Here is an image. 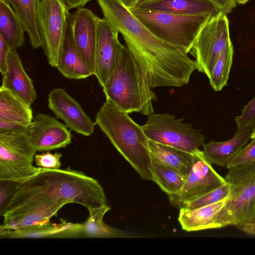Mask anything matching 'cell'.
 Listing matches in <instances>:
<instances>
[{
    "mask_svg": "<svg viewBox=\"0 0 255 255\" xmlns=\"http://www.w3.org/2000/svg\"><path fill=\"white\" fill-rule=\"evenodd\" d=\"M103 18L123 36L127 46L147 72L151 88L181 87L197 70L184 49L154 36L121 0H97Z\"/></svg>",
    "mask_w": 255,
    "mask_h": 255,
    "instance_id": "obj_1",
    "label": "cell"
},
{
    "mask_svg": "<svg viewBox=\"0 0 255 255\" xmlns=\"http://www.w3.org/2000/svg\"><path fill=\"white\" fill-rule=\"evenodd\" d=\"M30 201L53 205L60 209L70 203L80 204L87 210L107 204L104 189L99 182L70 167H40L33 176L19 183L5 211Z\"/></svg>",
    "mask_w": 255,
    "mask_h": 255,
    "instance_id": "obj_2",
    "label": "cell"
},
{
    "mask_svg": "<svg viewBox=\"0 0 255 255\" xmlns=\"http://www.w3.org/2000/svg\"><path fill=\"white\" fill-rule=\"evenodd\" d=\"M95 122L140 176L152 180L149 139L142 127L108 100L97 112Z\"/></svg>",
    "mask_w": 255,
    "mask_h": 255,
    "instance_id": "obj_3",
    "label": "cell"
},
{
    "mask_svg": "<svg viewBox=\"0 0 255 255\" xmlns=\"http://www.w3.org/2000/svg\"><path fill=\"white\" fill-rule=\"evenodd\" d=\"M108 100L128 113L145 116L154 113L152 102L157 98L149 77L127 46L117 67L102 87Z\"/></svg>",
    "mask_w": 255,
    "mask_h": 255,
    "instance_id": "obj_4",
    "label": "cell"
},
{
    "mask_svg": "<svg viewBox=\"0 0 255 255\" xmlns=\"http://www.w3.org/2000/svg\"><path fill=\"white\" fill-rule=\"evenodd\" d=\"M228 169L224 178L230 191L216 218L218 229L234 226L255 235V161Z\"/></svg>",
    "mask_w": 255,
    "mask_h": 255,
    "instance_id": "obj_5",
    "label": "cell"
},
{
    "mask_svg": "<svg viewBox=\"0 0 255 255\" xmlns=\"http://www.w3.org/2000/svg\"><path fill=\"white\" fill-rule=\"evenodd\" d=\"M130 12L157 38L190 52L211 14L184 15L152 11L135 6Z\"/></svg>",
    "mask_w": 255,
    "mask_h": 255,
    "instance_id": "obj_6",
    "label": "cell"
},
{
    "mask_svg": "<svg viewBox=\"0 0 255 255\" xmlns=\"http://www.w3.org/2000/svg\"><path fill=\"white\" fill-rule=\"evenodd\" d=\"M30 131H0V180L22 183L38 172Z\"/></svg>",
    "mask_w": 255,
    "mask_h": 255,
    "instance_id": "obj_7",
    "label": "cell"
},
{
    "mask_svg": "<svg viewBox=\"0 0 255 255\" xmlns=\"http://www.w3.org/2000/svg\"><path fill=\"white\" fill-rule=\"evenodd\" d=\"M183 120L169 113H153L141 127L149 140L193 153L203 146L205 138Z\"/></svg>",
    "mask_w": 255,
    "mask_h": 255,
    "instance_id": "obj_8",
    "label": "cell"
},
{
    "mask_svg": "<svg viewBox=\"0 0 255 255\" xmlns=\"http://www.w3.org/2000/svg\"><path fill=\"white\" fill-rule=\"evenodd\" d=\"M41 47L50 65L56 67L70 12L62 0H36Z\"/></svg>",
    "mask_w": 255,
    "mask_h": 255,
    "instance_id": "obj_9",
    "label": "cell"
},
{
    "mask_svg": "<svg viewBox=\"0 0 255 255\" xmlns=\"http://www.w3.org/2000/svg\"><path fill=\"white\" fill-rule=\"evenodd\" d=\"M230 42L227 14L220 11L203 26L193 46L197 70L209 78L218 57Z\"/></svg>",
    "mask_w": 255,
    "mask_h": 255,
    "instance_id": "obj_10",
    "label": "cell"
},
{
    "mask_svg": "<svg viewBox=\"0 0 255 255\" xmlns=\"http://www.w3.org/2000/svg\"><path fill=\"white\" fill-rule=\"evenodd\" d=\"M226 183L213 168L200 149L193 153V163L180 191L169 197L170 204L179 209L188 202L202 197Z\"/></svg>",
    "mask_w": 255,
    "mask_h": 255,
    "instance_id": "obj_11",
    "label": "cell"
},
{
    "mask_svg": "<svg viewBox=\"0 0 255 255\" xmlns=\"http://www.w3.org/2000/svg\"><path fill=\"white\" fill-rule=\"evenodd\" d=\"M99 17L91 10L81 7L70 13L69 22L73 38L80 56L95 75Z\"/></svg>",
    "mask_w": 255,
    "mask_h": 255,
    "instance_id": "obj_12",
    "label": "cell"
},
{
    "mask_svg": "<svg viewBox=\"0 0 255 255\" xmlns=\"http://www.w3.org/2000/svg\"><path fill=\"white\" fill-rule=\"evenodd\" d=\"M119 32L104 18H99L95 76L103 87L119 64L123 48Z\"/></svg>",
    "mask_w": 255,
    "mask_h": 255,
    "instance_id": "obj_13",
    "label": "cell"
},
{
    "mask_svg": "<svg viewBox=\"0 0 255 255\" xmlns=\"http://www.w3.org/2000/svg\"><path fill=\"white\" fill-rule=\"evenodd\" d=\"M48 101L49 108L71 130L84 136H89L93 133L97 125L96 122L64 89L57 88L51 90Z\"/></svg>",
    "mask_w": 255,
    "mask_h": 255,
    "instance_id": "obj_14",
    "label": "cell"
},
{
    "mask_svg": "<svg viewBox=\"0 0 255 255\" xmlns=\"http://www.w3.org/2000/svg\"><path fill=\"white\" fill-rule=\"evenodd\" d=\"M30 141L37 151H48L66 147L71 143L67 127L47 114L38 113L31 124Z\"/></svg>",
    "mask_w": 255,
    "mask_h": 255,
    "instance_id": "obj_15",
    "label": "cell"
},
{
    "mask_svg": "<svg viewBox=\"0 0 255 255\" xmlns=\"http://www.w3.org/2000/svg\"><path fill=\"white\" fill-rule=\"evenodd\" d=\"M2 76L1 87L6 89L31 106L37 95L33 81L26 73L16 50H10Z\"/></svg>",
    "mask_w": 255,
    "mask_h": 255,
    "instance_id": "obj_16",
    "label": "cell"
},
{
    "mask_svg": "<svg viewBox=\"0 0 255 255\" xmlns=\"http://www.w3.org/2000/svg\"><path fill=\"white\" fill-rule=\"evenodd\" d=\"M135 7L174 14L215 15L221 11L210 0H149Z\"/></svg>",
    "mask_w": 255,
    "mask_h": 255,
    "instance_id": "obj_17",
    "label": "cell"
},
{
    "mask_svg": "<svg viewBox=\"0 0 255 255\" xmlns=\"http://www.w3.org/2000/svg\"><path fill=\"white\" fill-rule=\"evenodd\" d=\"M251 131L237 130L233 137L224 141L211 140L204 144L203 152L212 164L226 167L251 139Z\"/></svg>",
    "mask_w": 255,
    "mask_h": 255,
    "instance_id": "obj_18",
    "label": "cell"
},
{
    "mask_svg": "<svg viewBox=\"0 0 255 255\" xmlns=\"http://www.w3.org/2000/svg\"><path fill=\"white\" fill-rule=\"evenodd\" d=\"M56 68L63 76L69 79H86L92 75L83 62L76 48L69 19L66 33Z\"/></svg>",
    "mask_w": 255,
    "mask_h": 255,
    "instance_id": "obj_19",
    "label": "cell"
},
{
    "mask_svg": "<svg viewBox=\"0 0 255 255\" xmlns=\"http://www.w3.org/2000/svg\"><path fill=\"white\" fill-rule=\"evenodd\" d=\"M80 224L63 221L58 224L49 222L16 230L0 233V238L77 237Z\"/></svg>",
    "mask_w": 255,
    "mask_h": 255,
    "instance_id": "obj_20",
    "label": "cell"
},
{
    "mask_svg": "<svg viewBox=\"0 0 255 255\" xmlns=\"http://www.w3.org/2000/svg\"><path fill=\"white\" fill-rule=\"evenodd\" d=\"M227 199L193 210L180 209L178 221L187 232L218 229L216 218Z\"/></svg>",
    "mask_w": 255,
    "mask_h": 255,
    "instance_id": "obj_21",
    "label": "cell"
},
{
    "mask_svg": "<svg viewBox=\"0 0 255 255\" xmlns=\"http://www.w3.org/2000/svg\"><path fill=\"white\" fill-rule=\"evenodd\" d=\"M111 209L107 204L88 209L89 215L87 220L81 224L79 237L126 238L131 235L106 224L103 222L106 213Z\"/></svg>",
    "mask_w": 255,
    "mask_h": 255,
    "instance_id": "obj_22",
    "label": "cell"
},
{
    "mask_svg": "<svg viewBox=\"0 0 255 255\" xmlns=\"http://www.w3.org/2000/svg\"><path fill=\"white\" fill-rule=\"evenodd\" d=\"M25 30L7 0H0V36L14 50L23 46Z\"/></svg>",
    "mask_w": 255,
    "mask_h": 255,
    "instance_id": "obj_23",
    "label": "cell"
},
{
    "mask_svg": "<svg viewBox=\"0 0 255 255\" xmlns=\"http://www.w3.org/2000/svg\"><path fill=\"white\" fill-rule=\"evenodd\" d=\"M31 106L9 91L0 88V120L29 126L33 122Z\"/></svg>",
    "mask_w": 255,
    "mask_h": 255,
    "instance_id": "obj_24",
    "label": "cell"
},
{
    "mask_svg": "<svg viewBox=\"0 0 255 255\" xmlns=\"http://www.w3.org/2000/svg\"><path fill=\"white\" fill-rule=\"evenodd\" d=\"M151 156L152 181L169 197L177 194L183 187L187 176L167 165L153 156Z\"/></svg>",
    "mask_w": 255,
    "mask_h": 255,
    "instance_id": "obj_25",
    "label": "cell"
},
{
    "mask_svg": "<svg viewBox=\"0 0 255 255\" xmlns=\"http://www.w3.org/2000/svg\"><path fill=\"white\" fill-rule=\"evenodd\" d=\"M150 155L180 173L188 175L193 163V153L149 140Z\"/></svg>",
    "mask_w": 255,
    "mask_h": 255,
    "instance_id": "obj_26",
    "label": "cell"
},
{
    "mask_svg": "<svg viewBox=\"0 0 255 255\" xmlns=\"http://www.w3.org/2000/svg\"><path fill=\"white\" fill-rule=\"evenodd\" d=\"M22 24L33 49L41 47L36 13V0H7Z\"/></svg>",
    "mask_w": 255,
    "mask_h": 255,
    "instance_id": "obj_27",
    "label": "cell"
},
{
    "mask_svg": "<svg viewBox=\"0 0 255 255\" xmlns=\"http://www.w3.org/2000/svg\"><path fill=\"white\" fill-rule=\"evenodd\" d=\"M233 55V46L231 42L218 57L208 78L211 86L216 91H221L227 84Z\"/></svg>",
    "mask_w": 255,
    "mask_h": 255,
    "instance_id": "obj_28",
    "label": "cell"
},
{
    "mask_svg": "<svg viewBox=\"0 0 255 255\" xmlns=\"http://www.w3.org/2000/svg\"><path fill=\"white\" fill-rule=\"evenodd\" d=\"M230 191V185L226 182V184L205 195L188 202L182 208L188 210H193L215 203L227 199L229 197Z\"/></svg>",
    "mask_w": 255,
    "mask_h": 255,
    "instance_id": "obj_29",
    "label": "cell"
},
{
    "mask_svg": "<svg viewBox=\"0 0 255 255\" xmlns=\"http://www.w3.org/2000/svg\"><path fill=\"white\" fill-rule=\"evenodd\" d=\"M235 121L237 130L252 132L255 129V97L244 106Z\"/></svg>",
    "mask_w": 255,
    "mask_h": 255,
    "instance_id": "obj_30",
    "label": "cell"
},
{
    "mask_svg": "<svg viewBox=\"0 0 255 255\" xmlns=\"http://www.w3.org/2000/svg\"><path fill=\"white\" fill-rule=\"evenodd\" d=\"M62 157V154L60 152L52 153L48 151L41 154H35L34 160L39 167L60 169L62 165L60 160Z\"/></svg>",
    "mask_w": 255,
    "mask_h": 255,
    "instance_id": "obj_31",
    "label": "cell"
},
{
    "mask_svg": "<svg viewBox=\"0 0 255 255\" xmlns=\"http://www.w3.org/2000/svg\"><path fill=\"white\" fill-rule=\"evenodd\" d=\"M19 183L0 180V215L2 216Z\"/></svg>",
    "mask_w": 255,
    "mask_h": 255,
    "instance_id": "obj_32",
    "label": "cell"
},
{
    "mask_svg": "<svg viewBox=\"0 0 255 255\" xmlns=\"http://www.w3.org/2000/svg\"><path fill=\"white\" fill-rule=\"evenodd\" d=\"M255 161V140L244 147L226 166L227 169L234 166L251 161Z\"/></svg>",
    "mask_w": 255,
    "mask_h": 255,
    "instance_id": "obj_33",
    "label": "cell"
},
{
    "mask_svg": "<svg viewBox=\"0 0 255 255\" xmlns=\"http://www.w3.org/2000/svg\"><path fill=\"white\" fill-rule=\"evenodd\" d=\"M31 126V124L29 126H25L15 123L0 120V131H30Z\"/></svg>",
    "mask_w": 255,
    "mask_h": 255,
    "instance_id": "obj_34",
    "label": "cell"
},
{
    "mask_svg": "<svg viewBox=\"0 0 255 255\" xmlns=\"http://www.w3.org/2000/svg\"><path fill=\"white\" fill-rule=\"evenodd\" d=\"M10 50L8 44L0 36V71L1 74L5 72L6 59Z\"/></svg>",
    "mask_w": 255,
    "mask_h": 255,
    "instance_id": "obj_35",
    "label": "cell"
},
{
    "mask_svg": "<svg viewBox=\"0 0 255 255\" xmlns=\"http://www.w3.org/2000/svg\"><path fill=\"white\" fill-rule=\"evenodd\" d=\"M222 12L227 14L231 13L236 6L235 0H210Z\"/></svg>",
    "mask_w": 255,
    "mask_h": 255,
    "instance_id": "obj_36",
    "label": "cell"
},
{
    "mask_svg": "<svg viewBox=\"0 0 255 255\" xmlns=\"http://www.w3.org/2000/svg\"><path fill=\"white\" fill-rule=\"evenodd\" d=\"M65 4L68 9L83 7L92 0H62Z\"/></svg>",
    "mask_w": 255,
    "mask_h": 255,
    "instance_id": "obj_37",
    "label": "cell"
},
{
    "mask_svg": "<svg viewBox=\"0 0 255 255\" xmlns=\"http://www.w3.org/2000/svg\"><path fill=\"white\" fill-rule=\"evenodd\" d=\"M149 0H121L123 4L128 8L135 6L137 3Z\"/></svg>",
    "mask_w": 255,
    "mask_h": 255,
    "instance_id": "obj_38",
    "label": "cell"
},
{
    "mask_svg": "<svg viewBox=\"0 0 255 255\" xmlns=\"http://www.w3.org/2000/svg\"><path fill=\"white\" fill-rule=\"evenodd\" d=\"M237 3L239 4H245L249 0H235Z\"/></svg>",
    "mask_w": 255,
    "mask_h": 255,
    "instance_id": "obj_39",
    "label": "cell"
},
{
    "mask_svg": "<svg viewBox=\"0 0 255 255\" xmlns=\"http://www.w3.org/2000/svg\"><path fill=\"white\" fill-rule=\"evenodd\" d=\"M251 139L255 140V129L251 133Z\"/></svg>",
    "mask_w": 255,
    "mask_h": 255,
    "instance_id": "obj_40",
    "label": "cell"
}]
</instances>
